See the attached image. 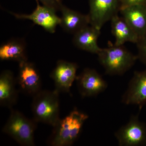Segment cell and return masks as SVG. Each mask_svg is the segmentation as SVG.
<instances>
[{"label": "cell", "mask_w": 146, "mask_h": 146, "mask_svg": "<svg viewBox=\"0 0 146 146\" xmlns=\"http://www.w3.org/2000/svg\"><path fill=\"white\" fill-rule=\"evenodd\" d=\"M89 116L75 108L54 127L48 141L51 146H70L78 138L84 123Z\"/></svg>", "instance_id": "cell-1"}, {"label": "cell", "mask_w": 146, "mask_h": 146, "mask_svg": "<svg viewBox=\"0 0 146 146\" xmlns=\"http://www.w3.org/2000/svg\"><path fill=\"white\" fill-rule=\"evenodd\" d=\"M110 22L111 31L115 38V44L120 46L128 42L136 44L138 42V36L122 16L118 14Z\"/></svg>", "instance_id": "cell-16"}, {"label": "cell", "mask_w": 146, "mask_h": 146, "mask_svg": "<svg viewBox=\"0 0 146 146\" xmlns=\"http://www.w3.org/2000/svg\"><path fill=\"white\" fill-rule=\"evenodd\" d=\"M37 123L34 119H29L22 112L11 108L2 131L21 146H33Z\"/></svg>", "instance_id": "cell-4"}, {"label": "cell", "mask_w": 146, "mask_h": 146, "mask_svg": "<svg viewBox=\"0 0 146 146\" xmlns=\"http://www.w3.org/2000/svg\"><path fill=\"white\" fill-rule=\"evenodd\" d=\"M122 102L127 105L138 106L140 109L146 105V69L134 72L123 95Z\"/></svg>", "instance_id": "cell-11"}, {"label": "cell", "mask_w": 146, "mask_h": 146, "mask_svg": "<svg viewBox=\"0 0 146 146\" xmlns=\"http://www.w3.org/2000/svg\"><path fill=\"white\" fill-rule=\"evenodd\" d=\"M17 84L20 90L33 97L42 89L41 77L34 63L28 60L19 63Z\"/></svg>", "instance_id": "cell-8"}, {"label": "cell", "mask_w": 146, "mask_h": 146, "mask_svg": "<svg viewBox=\"0 0 146 146\" xmlns=\"http://www.w3.org/2000/svg\"><path fill=\"white\" fill-rule=\"evenodd\" d=\"M136 44L138 49V59L146 66V34L139 39Z\"/></svg>", "instance_id": "cell-18"}, {"label": "cell", "mask_w": 146, "mask_h": 146, "mask_svg": "<svg viewBox=\"0 0 146 146\" xmlns=\"http://www.w3.org/2000/svg\"><path fill=\"white\" fill-rule=\"evenodd\" d=\"M100 33L101 30L89 25L74 34L73 44L80 49L98 54L102 49L98 43Z\"/></svg>", "instance_id": "cell-14"}, {"label": "cell", "mask_w": 146, "mask_h": 146, "mask_svg": "<svg viewBox=\"0 0 146 146\" xmlns=\"http://www.w3.org/2000/svg\"><path fill=\"white\" fill-rule=\"evenodd\" d=\"M89 2L90 25L100 30L121 9V0H89Z\"/></svg>", "instance_id": "cell-6"}, {"label": "cell", "mask_w": 146, "mask_h": 146, "mask_svg": "<svg viewBox=\"0 0 146 146\" xmlns=\"http://www.w3.org/2000/svg\"><path fill=\"white\" fill-rule=\"evenodd\" d=\"M79 92L82 97H94L102 93L107 89L106 81L96 70L85 68L77 76L76 79Z\"/></svg>", "instance_id": "cell-9"}, {"label": "cell", "mask_w": 146, "mask_h": 146, "mask_svg": "<svg viewBox=\"0 0 146 146\" xmlns=\"http://www.w3.org/2000/svg\"><path fill=\"white\" fill-rule=\"evenodd\" d=\"M60 11L61 16L59 26L66 32L74 34L81 29L90 25L88 14H84L63 5Z\"/></svg>", "instance_id": "cell-15"}, {"label": "cell", "mask_w": 146, "mask_h": 146, "mask_svg": "<svg viewBox=\"0 0 146 146\" xmlns=\"http://www.w3.org/2000/svg\"><path fill=\"white\" fill-rule=\"evenodd\" d=\"M78 66L76 63L66 60H58L50 74L54 82L55 90L60 93H69L76 79Z\"/></svg>", "instance_id": "cell-10"}, {"label": "cell", "mask_w": 146, "mask_h": 146, "mask_svg": "<svg viewBox=\"0 0 146 146\" xmlns=\"http://www.w3.org/2000/svg\"><path fill=\"white\" fill-rule=\"evenodd\" d=\"M119 145L146 146V123L140 121L138 115H133L125 125L115 133Z\"/></svg>", "instance_id": "cell-5"}, {"label": "cell", "mask_w": 146, "mask_h": 146, "mask_svg": "<svg viewBox=\"0 0 146 146\" xmlns=\"http://www.w3.org/2000/svg\"><path fill=\"white\" fill-rule=\"evenodd\" d=\"M16 78L11 71H3L0 75V105L11 109L18 99Z\"/></svg>", "instance_id": "cell-13"}, {"label": "cell", "mask_w": 146, "mask_h": 146, "mask_svg": "<svg viewBox=\"0 0 146 146\" xmlns=\"http://www.w3.org/2000/svg\"><path fill=\"white\" fill-rule=\"evenodd\" d=\"M36 8L29 14H19L11 12L15 18L21 20L32 21L35 24L42 27L45 31L50 33H54L56 27L60 24V17L53 9L46 6L40 5L38 0Z\"/></svg>", "instance_id": "cell-7"}, {"label": "cell", "mask_w": 146, "mask_h": 146, "mask_svg": "<svg viewBox=\"0 0 146 146\" xmlns=\"http://www.w3.org/2000/svg\"><path fill=\"white\" fill-rule=\"evenodd\" d=\"M98 60L109 75H122L133 67L138 60L123 45H114L102 48L98 54Z\"/></svg>", "instance_id": "cell-2"}, {"label": "cell", "mask_w": 146, "mask_h": 146, "mask_svg": "<svg viewBox=\"0 0 146 146\" xmlns=\"http://www.w3.org/2000/svg\"><path fill=\"white\" fill-rule=\"evenodd\" d=\"M1 60L14 61L18 63L28 60L25 42L22 39H11L0 47Z\"/></svg>", "instance_id": "cell-17"}, {"label": "cell", "mask_w": 146, "mask_h": 146, "mask_svg": "<svg viewBox=\"0 0 146 146\" xmlns=\"http://www.w3.org/2000/svg\"><path fill=\"white\" fill-rule=\"evenodd\" d=\"M120 12L139 39L145 35L146 4L127 7L121 9Z\"/></svg>", "instance_id": "cell-12"}, {"label": "cell", "mask_w": 146, "mask_h": 146, "mask_svg": "<svg viewBox=\"0 0 146 146\" xmlns=\"http://www.w3.org/2000/svg\"><path fill=\"white\" fill-rule=\"evenodd\" d=\"M121 9L130 6L146 4V0H121Z\"/></svg>", "instance_id": "cell-20"}, {"label": "cell", "mask_w": 146, "mask_h": 146, "mask_svg": "<svg viewBox=\"0 0 146 146\" xmlns=\"http://www.w3.org/2000/svg\"><path fill=\"white\" fill-rule=\"evenodd\" d=\"M43 5L54 9L56 12L60 10L61 7L63 5L62 0H38Z\"/></svg>", "instance_id": "cell-19"}, {"label": "cell", "mask_w": 146, "mask_h": 146, "mask_svg": "<svg viewBox=\"0 0 146 146\" xmlns=\"http://www.w3.org/2000/svg\"><path fill=\"white\" fill-rule=\"evenodd\" d=\"M59 93L53 91L42 90L33 96L31 111L33 119L37 123H42L54 127L60 120Z\"/></svg>", "instance_id": "cell-3"}]
</instances>
